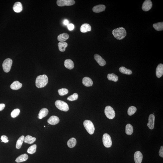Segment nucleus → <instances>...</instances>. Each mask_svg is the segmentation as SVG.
Returning <instances> with one entry per match:
<instances>
[{
  "label": "nucleus",
  "instance_id": "obj_18",
  "mask_svg": "<svg viewBox=\"0 0 163 163\" xmlns=\"http://www.w3.org/2000/svg\"><path fill=\"white\" fill-rule=\"evenodd\" d=\"M91 30V27L89 24L85 23L82 24L80 28V31L82 33H85L87 31H90Z\"/></svg>",
  "mask_w": 163,
  "mask_h": 163
},
{
  "label": "nucleus",
  "instance_id": "obj_8",
  "mask_svg": "<svg viewBox=\"0 0 163 163\" xmlns=\"http://www.w3.org/2000/svg\"><path fill=\"white\" fill-rule=\"evenodd\" d=\"M75 3V1L73 0H58L57 2V5L59 6H71Z\"/></svg>",
  "mask_w": 163,
  "mask_h": 163
},
{
  "label": "nucleus",
  "instance_id": "obj_5",
  "mask_svg": "<svg viewBox=\"0 0 163 163\" xmlns=\"http://www.w3.org/2000/svg\"><path fill=\"white\" fill-rule=\"evenodd\" d=\"M105 113L107 118L110 119H113L115 116V113L113 109L110 106L105 107Z\"/></svg>",
  "mask_w": 163,
  "mask_h": 163
},
{
  "label": "nucleus",
  "instance_id": "obj_38",
  "mask_svg": "<svg viewBox=\"0 0 163 163\" xmlns=\"http://www.w3.org/2000/svg\"><path fill=\"white\" fill-rule=\"evenodd\" d=\"M68 28L70 31H72L74 29V25L73 24L71 23L68 24Z\"/></svg>",
  "mask_w": 163,
  "mask_h": 163
},
{
  "label": "nucleus",
  "instance_id": "obj_32",
  "mask_svg": "<svg viewBox=\"0 0 163 163\" xmlns=\"http://www.w3.org/2000/svg\"><path fill=\"white\" fill-rule=\"evenodd\" d=\"M37 145L36 144L31 146L27 150V153L30 154H33L36 151Z\"/></svg>",
  "mask_w": 163,
  "mask_h": 163
},
{
  "label": "nucleus",
  "instance_id": "obj_23",
  "mask_svg": "<svg viewBox=\"0 0 163 163\" xmlns=\"http://www.w3.org/2000/svg\"><path fill=\"white\" fill-rule=\"evenodd\" d=\"M28 156L26 154H24L20 156L15 160L16 162L18 163L23 162L28 159Z\"/></svg>",
  "mask_w": 163,
  "mask_h": 163
},
{
  "label": "nucleus",
  "instance_id": "obj_13",
  "mask_svg": "<svg viewBox=\"0 0 163 163\" xmlns=\"http://www.w3.org/2000/svg\"><path fill=\"white\" fill-rule=\"evenodd\" d=\"M60 119L58 117L55 116H52L48 119V122L49 124L55 125L59 123Z\"/></svg>",
  "mask_w": 163,
  "mask_h": 163
},
{
  "label": "nucleus",
  "instance_id": "obj_7",
  "mask_svg": "<svg viewBox=\"0 0 163 163\" xmlns=\"http://www.w3.org/2000/svg\"><path fill=\"white\" fill-rule=\"evenodd\" d=\"M12 64V61L10 58H7L4 61L2 64V68L4 72L8 73L11 70Z\"/></svg>",
  "mask_w": 163,
  "mask_h": 163
},
{
  "label": "nucleus",
  "instance_id": "obj_37",
  "mask_svg": "<svg viewBox=\"0 0 163 163\" xmlns=\"http://www.w3.org/2000/svg\"><path fill=\"white\" fill-rule=\"evenodd\" d=\"M1 139L2 140L1 142L5 143H7L8 141V137L5 135H2L1 137Z\"/></svg>",
  "mask_w": 163,
  "mask_h": 163
},
{
  "label": "nucleus",
  "instance_id": "obj_4",
  "mask_svg": "<svg viewBox=\"0 0 163 163\" xmlns=\"http://www.w3.org/2000/svg\"><path fill=\"white\" fill-rule=\"evenodd\" d=\"M55 104L57 108L61 111H67L69 110L68 104L63 101L58 100L55 101Z\"/></svg>",
  "mask_w": 163,
  "mask_h": 163
},
{
  "label": "nucleus",
  "instance_id": "obj_29",
  "mask_svg": "<svg viewBox=\"0 0 163 163\" xmlns=\"http://www.w3.org/2000/svg\"><path fill=\"white\" fill-rule=\"evenodd\" d=\"M25 138V137L24 136H22L18 139L17 141L16 146V148L17 149H19L21 148L24 141Z\"/></svg>",
  "mask_w": 163,
  "mask_h": 163
},
{
  "label": "nucleus",
  "instance_id": "obj_14",
  "mask_svg": "<svg viewBox=\"0 0 163 163\" xmlns=\"http://www.w3.org/2000/svg\"><path fill=\"white\" fill-rule=\"evenodd\" d=\"M163 74V65L162 64H160L158 65L156 70V75L157 78H161Z\"/></svg>",
  "mask_w": 163,
  "mask_h": 163
},
{
  "label": "nucleus",
  "instance_id": "obj_12",
  "mask_svg": "<svg viewBox=\"0 0 163 163\" xmlns=\"http://www.w3.org/2000/svg\"><path fill=\"white\" fill-rule=\"evenodd\" d=\"M94 58L95 60L100 66H104L106 64V62L105 60L98 54H95L94 55Z\"/></svg>",
  "mask_w": 163,
  "mask_h": 163
},
{
  "label": "nucleus",
  "instance_id": "obj_28",
  "mask_svg": "<svg viewBox=\"0 0 163 163\" xmlns=\"http://www.w3.org/2000/svg\"><path fill=\"white\" fill-rule=\"evenodd\" d=\"M154 29L157 31H162L163 30V22L157 23L153 25Z\"/></svg>",
  "mask_w": 163,
  "mask_h": 163
},
{
  "label": "nucleus",
  "instance_id": "obj_22",
  "mask_svg": "<svg viewBox=\"0 0 163 163\" xmlns=\"http://www.w3.org/2000/svg\"><path fill=\"white\" fill-rule=\"evenodd\" d=\"M22 86V84L20 83L19 81H16L11 84L10 88L13 90H17L19 89Z\"/></svg>",
  "mask_w": 163,
  "mask_h": 163
},
{
  "label": "nucleus",
  "instance_id": "obj_42",
  "mask_svg": "<svg viewBox=\"0 0 163 163\" xmlns=\"http://www.w3.org/2000/svg\"><path fill=\"white\" fill-rule=\"evenodd\" d=\"M44 127H45V126H44Z\"/></svg>",
  "mask_w": 163,
  "mask_h": 163
},
{
  "label": "nucleus",
  "instance_id": "obj_6",
  "mask_svg": "<svg viewBox=\"0 0 163 163\" xmlns=\"http://www.w3.org/2000/svg\"><path fill=\"white\" fill-rule=\"evenodd\" d=\"M103 144L106 148H109L112 145L111 138L108 134H105L103 135L102 138Z\"/></svg>",
  "mask_w": 163,
  "mask_h": 163
},
{
  "label": "nucleus",
  "instance_id": "obj_16",
  "mask_svg": "<svg viewBox=\"0 0 163 163\" xmlns=\"http://www.w3.org/2000/svg\"><path fill=\"white\" fill-rule=\"evenodd\" d=\"M82 83L83 85L86 87L92 86L93 83L92 80L88 77H84L83 79Z\"/></svg>",
  "mask_w": 163,
  "mask_h": 163
},
{
  "label": "nucleus",
  "instance_id": "obj_34",
  "mask_svg": "<svg viewBox=\"0 0 163 163\" xmlns=\"http://www.w3.org/2000/svg\"><path fill=\"white\" fill-rule=\"evenodd\" d=\"M59 94L60 95L64 96L68 93V90L67 88H62L59 89L58 91Z\"/></svg>",
  "mask_w": 163,
  "mask_h": 163
},
{
  "label": "nucleus",
  "instance_id": "obj_41",
  "mask_svg": "<svg viewBox=\"0 0 163 163\" xmlns=\"http://www.w3.org/2000/svg\"><path fill=\"white\" fill-rule=\"evenodd\" d=\"M64 23L65 25H68L69 24V21L68 20H65L64 21Z\"/></svg>",
  "mask_w": 163,
  "mask_h": 163
},
{
  "label": "nucleus",
  "instance_id": "obj_2",
  "mask_svg": "<svg viewBox=\"0 0 163 163\" xmlns=\"http://www.w3.org/2000/svg\"><path fill=\"white\" fill-rule=\"evenodd\" d=\"M48 82V78L46 75L44 74L37 77L36 80V85L37 87H44L47 85Z\"/></svg>",
  "mask_w": 163,
  "mask_h": 163
},
{
  "label": "nucleus",
  "instance_id": "obj_36",
  "mask_svg": "<svg viewBox=\"0 0 163 163\" xmlns=\"http://www.w3.org/2000/svg\"><path fill=\"white\" fill-rule=\"evenodd\" d=\"M20 112V110L19 109L16 108L13 110L11 113V117L13 118H15L19 115Z\"/></svg>",
  "mask_w": 163,
  "mask_h": 163
},
{
  "label": "nucleus",
  "instance_id": "obj_30",
  "mask_svg": "<svg viewBox=\"0 0 163 163\" xmlns=\"http://www.w3.org/2000/svg\"><path fill=\"white\" fill-rule=\"evenodd\" d=\"M125 132L128 135H131L133 132V128L130 124H127L126 126Z\"/></svg>",
  "mask_w": 163,
  "mask_h": 163
},
{
  "label": "nucleus",
  "instance_id": "obj_20",
  "mask_svg": "<svg viewBox=\"0 0 163 163\" xmlns=\"http://www.w3.org/2000/svg\"><path fill=\"white\" fill-rule=\"evenodd\" d=\"M48 110L46 108H43L41 110L38 114V118L40 119H42L48 115Z\"/></svg>",
  "mask_w": 163,
  "mask_h": 163
},
{
  "label": "nucleus",
  "instance_id": "obj_21",
  "mask_svg": "<svg viewBox=\"0 0 163 163\" xmlns=\"http://www.w3.org/2000/svg\"><path fill=\"white\" fill-rule=\"evenodd\" d=\"M69 37V35L68 34L63 33L58 36V40L60 42H64L68 40Z\"/></svg>",
  "mask_w": 163,
  "mask_h": 163
},
{
  "label": "nucleus",
  "instance_id": "obj_10",
  "mask_svg": "<svg viewBox=\"0 0 163 163\" xmlns=\"http://www.w3.org/2000/svg\"><path fill=\"white\" fill-rule=\"evenodd\" d=\"M155 117L153 114H151L149 115L148 118V123L147 126L150 129H153L154 127Z\"/></svg>",
  "mask_w": 163,
  "mask_h": 163
},
{
  "label": "nucleus",
  "instance_id": "obj_33",
  "mask_svg": "<svg viewBox=\"0 0 163 163\" xmlns=\"http://www.w3.org/2000/svg\"><path fill=\"white\" fill-rule=\"evenodd\" d=\"M137 109L136 107L134 106H131L129 107L128 111V115L131 116L134 115Z\"/></svg>",
  "mask_w": 163,
  "mask_h": 163
},
{
  "label": "nucleus",
  "instance_id": "obj_15",
  "mask_svg": "<svg viewBox=\"0 0 163 163\" xmlns=\"http://www.w3.org/2000/svg\"><path fill=\"white\" fill-rule=\"evenodd\" d=\"M13 10L16 13H19L21 12L23 10V7L22 4L20 2H16L13 6Z\"/></svg>",
  "mask_w": 163,
  "mask_h": 163
},
{
  "label": "nucleus",
  "instance_id": "obj_3",
  "mask_svg": "<svg viewBox=\"0 0 163 163\" xmlns=\"http://www.w3.org/2000/svg\"><path fill=\"white\" fill-rule=\"evenodd\" d=\"M83 125L88 133L91 135L93 134L95 130V127L91 121L85 120L84 121Z\"/></svg>",
  "mask_w": 163,
  "mask_h": 163
},
{
  "label": "nucleus",
  "instance_id": "obj_11",
  "mask_svg": "<svg viewBox=\"0 0 163 163\" xmlns=\"http://www.w3.org/2000/svg\"><path fill=\"white\" fill-rule=\"evenodd\" d=\"M143 158V154L141 152H136L134 154V160L135 163H141Z\"/></svg>",
  "mask_w": 163,
  "mask_h": 163
},
{
  "label": "nucleus",
  "instance_id": "obj_40",
  "mask_svg": "<svg viewBox=\"0 0 163 163\" xmlns=\"http://www.w3.org/2000/svg\"><path fill=\"white\" fill-rule=\"evenodd\" d=\"M5 106V105L4 104H0V111L2 110Z\"/></svg>",
  "mask_w": 163,
  "mask_h": 163
},
{
  "label": "nucleus",
  "instance_id": "obj_1",
  "mask_svg": "<svg viewBox=\"0 0 163 163\" xmlns=\"http://www.w3.org/2000/svg\"><path fill=\"white\" fill-rule=\"evenodd\" d=\"M112 33L115 38L118 40L124 39L127 35L126 31L123 27H120L114 29L112 31Z\"/></svg>",
  "mask_w": 163,
  "mask_h": 163
},
{
  "label": "nucleus",
  "instance_id": "obj_19",
  "mask_svg": "<svg viewBox=\"0 0 163 163\" xmlns=\"http://www.w3.org/2000/svg\"><path fill=\"white\" fill-rule=\"evenodd\" d=\"M64 66L68 69L69 70L72 69L74 68V63L71 59H68L64 61Z\"/></svg>",
  "mask_w": 163,
  "mask_h": 163
},
{
  "label": "nucleus",
  "instance_id": "obj_25",
  "mask_svg": "<svg viewBox=\"0 0 163 163\" xmlns=\"http://www.w3.org/2000/svg\"><path fill=\"white\" fill-rule=\"evenodd\" d=\"M59 49L61 52H63L65 51L66 48L68 46V44L67 42H60L58 44Z\"/></svg>",
  "mask_w": 163,
  "mask_h": 163
},
{
  "label": "nucleus",
  "instance_id": "obj_24",
  "mask_svg": "<svg viewBox=\"0 0 163 163\" xmlns=\"http://www.w3.org/2000/svg\"><path fill=\"white\" fill-rule=\"evenodd\" d=\"M36 138L29 135H27L25 138L24 142L29 144H32L35 142Z\"/></svg>",
  "mask_w": 163,
  "mask_h": 163
},
{
  "label": "nucleus",
  "instance_id": "obj_35",
  "mask_svg": "<svg viewBox=\"0 0 163 163\" xmlns=\"http://www.w3.org/2000/svg\"><path fill=\"white\" fill-rule=\"evenodd\" d=\"M78 94L77 93H74L73 95L69 96L67 98V99L71 101H75L78 99Z\"/></svg>",
  "mask_w": 163,
  "mask_h": 163
},
{
  "label": "nucleus",
  "instance_id": "obj_39",
  "mask_svg": "<svg viewBox=\"0 0 163 163\" xmlns=\"http://www.w3.org/2000/svg\"><path fill=\"white\" fill-rule=\"evenodd\" d=\"M159 155L160 157H163V146H162L159 152Z\"/></svg>",
  "mask_w": 163,
  "mask_h": 163
},
{
  "label": "nucleus",
  "instance_id": "obj_31",
  "mask_svg": "<svg viewBox=\"0 0 163 163\" xmlns=\"http://www.w3.org/2000/svg\"><path fill=\"white\" fill-rule=\"evenodd\" d=\"M107 78L109 81L116 82L118 79V77L114 74H108L107 75Z\"/></svg>",
  "mask_w": 163,
  "mask_h": 163
},
{
  "label": "nucleus",
  "instance_id": "obj_27",
  "mask_svg": "<svg viewBox=\"0 0 163 163\" xmlns=\"http://www.w3.org/2000/svg\"><path fill=\"white\" fill-rule=\"evenodd\" d=\"M120 72L126 75H131L132 73V71L131 70L128 69L124 67H121L119 69Z\"/></svg>",
  "mask_w": 163,
  "mask_h": 163
},
{
  "label": "nucleus",
  "instance_id": "obj_17",
  "mask_svg": "<svg viewBox=\"0 0 163 163\" xmlns=\"http://www.w3.org/2000/svg\"><path fill=\"white\" fill-rule=\"evenodd\" d=\"M106 7L103 5H96L93 8L92 10L95 13H99L105 10Z\"/></svg>",
  "mask_w": 163,
  "mask_h": 163
},
{
  "label": "nucleus",
  "instance_id": "obj_26",
  "mask_svg": "<svg viewBox=\"0 0 163 163\" xmlns=\"http://www.w3.org/2000/svg\"><path fill=\"white\" fill-rule=\"evenodd\" d=\"M77 140L75 138H72L68 141L67 143V145L68 147L70 148H74V147L76 145Z\"/></svg>",
  "mask_w": 163,
  "mask_h": 163
},
{
  "label": "nucleus",
  "instance_id": "obj_9",
  "mask_svg": "<svg viewBox=\"0 0 163 163\" xmlns=\"http://www.w3.org/2000/svg\"><path fill=\"white\" fill-rule=\"evenodd\" d=\"M152 5V3L151 0H146L143 4L142 9L144 11L147 12L151 9Z\"/></svg>",
  "mask_w": 163,
  "mask_h": 163
}]
</instances>
